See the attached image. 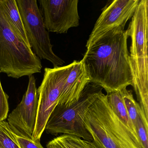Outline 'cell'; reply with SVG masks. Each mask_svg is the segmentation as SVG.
<instances>
[{
  "label": "cell",
  "instance_id": "14",
  "mask_svg": "<svg viewBox=\"0 0 148 148\" xmlns=\"http://www.w3.org/2000/svg\"><path fill=\"white\" fill-rule=\"evenodd\" d=\"M106 97L108 103L114 113L133 133L137 135L128 115L120 90L107 93Z\"/></svg>",
  "mask_w": 148,
  "mask_h": 148
},
{
  "label": "cell",
  "instance_id": "10",
  "mask_svg": "<svg viewBox=\"0 0 148 148\" xmlns=\"http://www.w3.org/2000/svg\"><path fill=\"white\" fill-rule=\"evenodd\" d=\"M38 103L36 79L33 75H31L22 100L8 116V123L11 128L32 139L36 124Z\"/></svg>",
  "mask_w": 148,
  "mask_h": 148
},
{
  "label": "cell",
  "instance_id": "6",
  "mask_svg": "<svg viewBox=\"0 0 148 148\" xmlns=\"http://www.w3.org/2000/svg\"><path fill=\"white\" fill-rule=\"evenodd\" d=\"M30 47L40 59L46 60L53 67L62 66L64 61L54 53L37 0H16Z\"/></svg>",
  "mask_w": 148,
  "mask_h": 148
},
{
  "label": "cell",
  "instance_id": "2",
  "mask_svg": "<svg viewBox=\"0 0 148 148\" xmlns=\"http://www.w3.org/2000/svg\"><path fill=\"white\" fill-rule=\"evenodd\" d=\"M84 124L93 141L102 148H145L137 135L113 112L104 93L89 108Z\"/></svg>",
  "mask_w": 148,
  "mask_h": 148
},
{
  "label": "cell",
  "instance_id": "12",
  "mask_svg": "<svg viewBox=\"0 0 148 148\" xmlns=\"http://www.w3.org/2000/svg\"><path fill=\"white\" fill-rule=\"evenodd\" d=\"M0 6L14 29L24 42L30 47L16 0H0Z\"/></svg>",
  "mask_w": 148,
  "mask_h": 148
},
{
  "label": "cell",
  "instance_id": "5",
  "mask_svg": "<svg viewBox=\"0 0 148 148\" xmlns=\"http://www.w3.org/2000/svg\"><path fill=\"white\" fill-rule=\"evenodd\" d=\"M101 86L90 83L86 86L78 100L71 106L57 105L46 125L47 133L53 136L73 135L87 141H93L86 130L84 119L91 105L103 93Z\"/></svg>",
  "mask_w": 148,
  "mask_h": 148
},
{
  "label": "cell",
  "instance_id": "15",
  "mask_svg": "<svg viewBox=\"0 0 148 148\" xmlns=\"http://www.w3.org/2000/svg\"><path fill=\"white\" fill-rule=\"evenodd\" d=\"M120 92L129 117L135 129L141 107L139 103L136 102L134 99L132 91L127 90L126 88H125L121 90Z\"/></svg>",
  "mask_w": 148,
  "mask_h": 148
},
{
  "label": "cell",
  "instance_id": "17",
  "mask_svg": "<svg viewBox=\"0 0 148 148\" xmlns=\"http://www.w3.org/2000/svg\"><path fill=\"white\" fill-rule=\"evenodd\" d=\"M135 129L143 146L145 148H148V118L142 108L139 111Z\"/></svg>",
  "mask_w": 148,
  "mask_h": 148
},
{
  "label": "cell",
  "instance_id": "13",
  "mask_svg": "<svg viewBox=\"0 0 148 148\" xmlns=\"http://www.w3.org/2000/svg\"><path fill=\"white\" fill-rule=\"evenodd\" d=\"M47 148H102L94 141L84 140L73 135H61L47 145Z\"/></svg>",
  "mask_w": 148,
  "mask_h": 148
},
{
  "label": "cell",
  "instance_id": "9",
  "mask_svg": "<svg viewBox=\"0 0 148 148\" xmlns=\"http://www.w3.org/2000/svg\"><path fill=\"white\" fill-rule=\"evenodd\" d=\"M78 0H40L44 21L48 32L66 33L79 25Z\"/></svg>",
  "mask_w": 148,
  "mask_h": 148
},
{
  "label": "cell",
  "instance_id": "4",
  "mask_svg": "<svg viewBox=\"0 0 148 148\" xmlns=\"http://www.w3.org/2000/svg\"><path fill=\"white\" fill-rule=\"evenodd\" d=\"M40 59L14 29L0 6V73L19 79L40 73Z\"/></svg>",
  "mask_w": 148,
  "mask_h": 148
},
{
  "label": "cell",
  "instance_id": "8",
  "mask_svg": "<svg viewBox=\"0 0 148 148\" xmlns=\"http://www.w3.org/2000/svg\"><path fill=\"white\" fill-rule=\"evenodd\" d=\"M140 0H114L109 1L95 23L86 44L88 48L112 29L124 30L127 21L134 15Z\"/></svg>",
  "mask_w": 148,
  "mask_h": 148
},
{
  "label": "cell",
  "instance_id": "11",
  "mask_svg": "<svg viewBox=\"0 0 148 148\" xmlns=\"http://www.w3.org/2000/svg\"><path fill=\"white\" fill-rule=\"evenodd\" d=\"M90 78L82 61L74 60L62 88L57 105L68 107L78 100Z\"/></svg>",
  "mask_w": 148,
  "mask_h": 148
},
{
  "label": "cell",
  "instance_id": "1",
  "mask_svg": "<svg viewBox=\"0 0 148 148\" xmlns=\"http://www.w3.org/2000/svg\"><path fill=\"white\" fill-rule=\"evenodd\" d=\"M127 30L112 29L87 48L83 59L90 82L107 93L132 85Z\"/></svg>",
  "mask_w": 148,
  "mask_h": 148
},
{
  "label": "cell",
  "instance_id": "16",
  "mask_svg": "<svg viewBox=\"0 0 148 148\" xmlns=\"http://www.w3.org/2000/svg\"><path fill=\"white\" fill-rule=\"evenodd\" d=\"M0 148H20L7 122L0 121Z\"/></svg>",
  "mask_w": 148,
  "mask_h": 148
},
{
  "label": "cell",
  "instance_id": "18",
  "mask_svg": "<svg viewBox=\"0 0 148 148\" xmlns=\"http://www.w3.org/2000/svg\"><path fill=\"white\" fill-rule=\"evenodd\" d=\"M11 129L14 138L20 148H44L40 144V139L32 140V138L23 136L15 130L11 128Z\"/></svg>",
  "mask_w": 148,
  "mask_h": 148
},
{
  "label": "cell",
  "instance_id": "19",
  "mask_svg": "<svg viewBox=\"0 0 148 148\" xmlns=\"http://www.w3.org/2000/svg\"><path fill=\"white\" fill-rule=\"evenodd\" d=\"M8 98L3 90L0 80V121H4L7 118L9 112Z\"/></svg>",
  "mask_w": 148,
  "mask_h": 148
},
{
  "label": "cell",
  "instance_id": "3",
  "mask_svg": "<svg viewBox=\"0 0 148 148\" xmlns=\"http://www.w3.org/2000/svg\"><path fill=\"white\" fill-rule=\"evenodd\" d=\"M131 39L130 63L132 85L138 103L148 118V1L140 0L127 30Z\"/></svg>",
  "mask_w": 148,
  "mask_h": 148
},
{
  "label": "cell",
  "instance_id": "7",
  "mask_svg": "<svg viewBox=\"0 0 148 148\" xmlns=\"http://www.w3.org/2000/svg\"><path fill=\"white\" fill-rule=\"evenodd\" d=\"M72 66V63L65 66L45 68L43 80L37 90L38 112L32 140L41 138L48 119L58 105L63 86Z\"/></svg>",
  "mask_w": 148,
  "mask_h": 148
}]
</instances>
